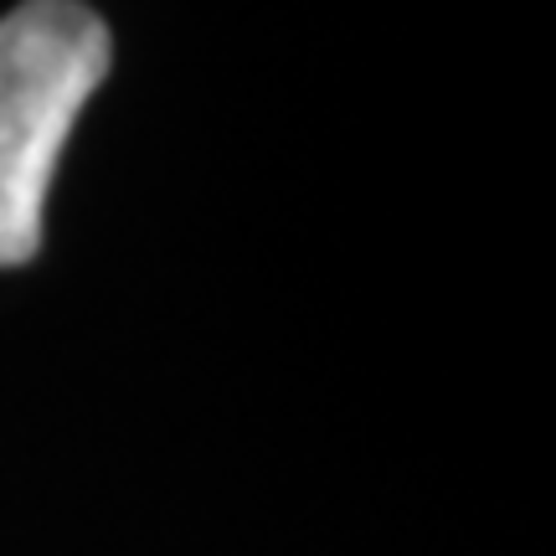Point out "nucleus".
<instances>
[{"label": "nucleus", "instance_id": "obj_1", "mask_svg": "<svg viewBox=\"0 0 556 556\" xmlns=\"http://www.w3.org/2000/svg\"><path fill=\"white\" fill-rule=\"evenodd\" d=\"M109 62L114 37L83 0H26L0 21V268L41 253L62 144Z\"/></svg>", "mask_w": 556, "mask_h": 556}]
</instances>
